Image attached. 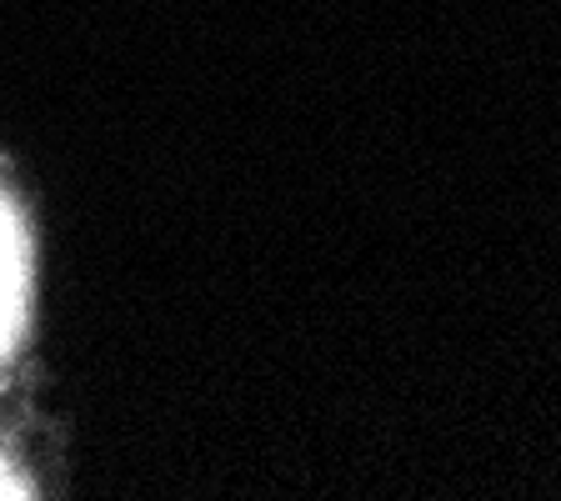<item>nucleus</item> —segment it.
<instances>
[{"mask_svg": "<svg viewBox=\"0 0 561 501\" xmlns=\"http://www.w3.org/2000/svg\"><path fill=\"white\" fill-rule=\"evenodd\" d=\"M21 296H25V261H21V236H15L11 206L0 201V351L15 337L21 321Z\"/></svg>", "mask_w": 561, "mask_h": 501, "instance_id": "obj_1", "label": "nucleus"}, {"mask_svg": "<svg viewBox=\"0 0 561 501\" xmlns=\"http://www.w3.org/2000/svg\"><path fill=\"white\" fill-rule=\"evenodd\" d=\"M5 487H11V481H5V471H0V497H11V491H5Z\"/></svg>", "mask_w": 561, "mask_h": 501, "instance_id": "obj_2", "label": "nucleus"}]
</instances>
